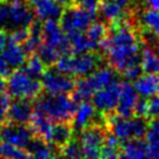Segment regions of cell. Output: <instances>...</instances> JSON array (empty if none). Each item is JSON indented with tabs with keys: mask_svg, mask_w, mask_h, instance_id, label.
Returning <instances> with one entry per match:
<instances>
[{
	"mask_svg": "<svg viewBox=\"0 0 159 159\" xmlns=\"http://www.w3.org/2000/svg\"><path fill=\"white\" fill-rule=\"evenodd\" d=\"M95 107L93 106L92 103L86 101L80 102V105L77 107L75 117H73V128L75 129H84L86 127H89V124H93V120L95 116Z\"/></svg>",
	"mask_w": 159,
	"mask_h": 159,
	"instance_id": "cell-22",
	"label": "cell"
},
{
	"mask_svg": "<svg viewBox=\"0 0 159 159\" xmlns=\"http://www.w3.org/2000/svg\"><path fill=\"white\" fill-rule=\"evenodd\" d=\"M52 125L53 123L45 117L40 111H33L31 117L29 120V129L34 135V137L40 138L45 143H50V138H51V131H52Z\"/></svg>",
	"mask_w": 159,
	"mask_h": 159,
	"instance_id": "cell-14",
	"label": "cell"
},
{
	"mask_svg": "<svg viewBox=\"0 0 159 159\" xmlns=\"http://www.w3.org/2000/svg\"><path fill=\"white\" fill-rule=\"evenodd\" d=\"M29 37V28H20L13 30L9 35V40L16 44H23Z\"/></svg>",
	"mask_w": 159,
	"mask_h": 159,
	"instance_id": "cell-38",
	"label": "cell"
},
{
	"mask_svg": "<svg viewBox=\"0 0 159 159\" xmlns=\"http://www.w3.org/2000/svg\"><path fill=\"white\" fill-rule=\"evenodd\" d=\"M103 62V57L100 52H85L77 56L65 55L58 59L55 64L56 70L69 77H84L92 73L93 70L99 69L100 64Z\"/></svg>",
	"mask_w": 159,
	"mask_h": 159,
	"instance_id": "cell-5",
	"label": "cell"
},
{
	"mask_svg": "<svg viewBox=\"0 0 159 159\" xmlns=\"http://www.w3.org/2000/svg\"><path fill=\"white\" fill-rule=\"evenodd\" d=\"M146 114H148V99L142 98V99L138 100L136 107H135L134 116H137V117H145L146 119Z\"/></svg>",
	"mask_w": 159,
	"mask_h": 159,
	"instance_id": "cell-39",
	"label": "cell"
},
{
	"mask_svg": "<svg viewBox=\"0 0 159 159\" xmlns=\"http://www.w3.org/2000/svg\"><path fill=\"white\" fill-rule=\"evenodd\" d=\"M11 106V95L8 93H0V127L6 122L7 111Z\"/></svg>",
	"mask_w": 159,
	"mask_h": 159,
	"instance_id": "cell-34",
	"label": "cell"
},
{
	"mask_svg": "<svg viewBox=\"0 0 159 159\" xmlns=\"http://www.w3.org/2000/svg\"><path fill=\"white\" fill-rule=\"evenodd\" d=\"M75 138V128L72 123H55L52 125L50 143L57 150L69 144Z\"/></svg>",
	"mask_w": 159,
	"mask_h": 159,
	"instance_id": "cell-18",
	"label": "cell"
},
{
	"mask_svg": "<svg viewBox=\"0 0 159 159\" xmlns=\"http://www.w3.org/2000/svg\"><path fill=\"white\" fill-rule=\"evenodd\" d=\"M141 22L146 29V33L155 36L159 42V11L157 9H145L141 14Z\"/></svg>",
	"mask_w": 159,
	"mask_h": 159,
	"instance_id": "cell-26",
	"label": "cell"
},
{
	"mask_svg": "<svg viewBox=\"0 0 159 159\" xmlns=\"http://www.w3.org/2000/svg\"><path fill=\"white\" fill-rule=\"evenodd\" d=\"M72 1L75 2L77 6L87 11L93 18L95 19L98 14V9H99V1L98 0H72Z\"/></svg>",
	"mask_w": 159,
	"mask_h": 159,
	"instance_id": "cell-35",
	"label": "cell"
},
{
	"mask_svg": "<svg viewBox=\"0 0 159 159\" xmlns=\"http://www.w3.org/2000/svg\"><path fill=\"white\" fill-rule=\"evenodd\" d=\"M9 40V35L6 30L0 29V52L2 51V49L5 48V45L7 44V42Z\"/></svg>",
	"mask_w": 159,
	"mask_h": 159,
	"instance_id": "cell-41",
	"label": "cell"
},
{
	"mask_svg": "<svg viewBox=\"0 0 159 159\" xmlns=\"http://www.w3.org/2000/svg\"><path fill=\"white\" fill-rule=\"evenodd\" d=\"M59 152L62 153V156H64L66 159H81L83 153H81V149H80L79 142L77 139H72V141L66 144L65 146H63L62 149H59Z\"/></svg>",
	"mask_w": 159,
	"mask_h": 159,
	"instance_id": "cell-32",
	"label": "cell"
},
{
	"mask_svg": "<svg viewBox=\"0 0 159 159\" xmlns=\"http://www.w3.org/2000/svg\"><path fill=\"white\" fill-rule=\"evenodd\" d=\"M107 34H108V27L102 22L92 23L86 30V36L98 44L106 39Z\"/></svg>",
	"mask_w": 159,
	"mask_h": 159,
	"instance_id": "cell-31",
	"label": "cell"
},
{
	"mask_svg": "<svg viewBox=\"0 0 159 159\" xmlns=\"http://www.w3.org/2000/svg\"><path fill=\"white\" fill-rule=\"evenodd\" d=\"M143 43V37L130 18L121 19L109 23L106 39L99 43L107 56L109 66L122 73L133 64L141 63L139 49Z\"/></svg>",
	"mask_w": 159,
	"mask_h": 159,
	"instance_id": "cell-1",
	"label": "cell"
},
{
	"mask_svg": "<svg viewBox=\"0 0 159 159\" xmlns=\"http://www.w3.org/2000/svg\"><path fill=\"white\" fill-rule=\"evenodd\" d=\"M0 1H1V0H0Z\"/></svg>",
	"mask_w": 159,
	"mask_h": 159,
	"instance_id": "cell-49",
	"label": "cell"
},
{
	"mask_svg": "<svg viewBox=\"0 0 159 159\" xmlns=\"http://www.w3.org/2000/svg\"><path fill=\"white\" fill-rule=\"evenodd\" d=\"M142 69L146 73H159V55L151 45H146L141 55Z\"/></svg>",
	"mask_w": 159,
	"mask_h": 159,
	"instance_id": "cell-25",
	"label": "cell"
},
{
	"mask_svg": "<svg viewBox=\"0 0 159 159\" xmlns=\"http://www.w3.org/2000/svg\"><path fill=\"white\" fill-rule=\"evenodd\" d=\"M49 145L50 144L44 141L34 137L27 150L29 151L33 159H50L52 157V150Z\"/></svg>",
	"mask_w": 159,
	"mask_h": 159,
	"instance_id": "cell-27",
	"label": "cell"
},
{
	"mask_svg": "<svg viewBox=\"0 0 159 159\" xmlns=\"http://www.w3.org/2000/svg\"><path fill=\"white\" fill-rule=\"evenodd\" d=\"M0 159H6V158H0Z\"/></svg>",
	"mask_w": 159,
	"mask_h": 159,
	"instance_id": "cell-47",
	"label": "cell"
},
{
	"mask_svg": "<svg viewBox=\"0 0 159 159\" xmlns=\"http://www.w3.org/2000/svg\"><path fill=\"white\" fill-rule=\"evenodd\" d=\"M121 159H145L146 144L142 139L127 141L121 146Z\"/></svg>",
	"mask_w": 159,
	"mask_h": 159,
	"instance_id": "cell-24",
	"label": "cell"
},
{
	"mask_svg": "<svg viewBox=\"0 0 159 159\" xmlns=\"http://www.w3.org/2000/svg\"><path fill=\"white\" fill-rule=\"evenodd\" d=\"M121 144L120 145H111L108 143H105L100 152L99 159H121Z\"/></svg>",
	"mask_w": 159,
	"mask_h": 159,
	"instance_id": "cell-33",
	"label": "cell"
},
{
	"mask_svg": "<svg viewBox=\"0 0 159 159\" xmlns=\"http://www.w3.org/2000/svg\"><path fill=\"white\" fill-rule=\"evenodd\" d=\"M23 70L26 71L27 75H30L31 78L40 79L45 73L47 66L44 65V63L41 61V58L36 53H34V55H30L29 58L27 59L26 66H25Z\"/></svg>",
	"mask_w": 159,
	"mask_h": 159,
	"instance_id": "cell-28",
	"label": "cell"
},
{
	"mask_svg": "<svg viewBox=\"0 0 159 159\" xmlns=\"http://www.w3.org/2000/svg\"><path fill=\"white\" fill-rule=\"evenodd\" d=\"M148 1H149V5L151 6V8L159 11V0H148Z\"/></svg>",
	"mask_w": 159,
	"mask_h": 159,
	"instance_id": "cell-42",
	"label": "cell"
},
{
	"mask_svg": "<svg viewBox=\"0 0 159 159\" xmlns=\"http://www.w3.org/2000/svg\"><path fill=\"white\" fill-rule=\"evenodd\" d=\"M134 87L142 97H155L159 95V75L148 73L141 75L134 83Z\"/></svg>",
	"mask_w": 159,
	"mask_h": 159,
	"instance_id": "cell-19",
	"label": "cell"
},
{
	"mask_svg": "<svg viewBox=\"0 0 159 159\" xmlns=\"http://www.w3.org/2000/svg\"><path fill=\"white\" fill-rule=\"evenodd\" d=\"M21 1H23V2H30V4H33V5H35L36 2H37V0H21Z\"/></svg>",
	"mask_w": 159,
	"mask_h": 159,
	"instance_id": "cell-45",
	"label": "cell"
},
{
	"mask_svg": "<svg viewBox=\"0 0 159 159\" xmlns=\"http://www.w3.org/2000/svg\"><path fill=\"white\" fill-rule=\"evenodd\" d=\"M50 159H66V158H62V157H58V156H55V157H51Z\"/></svg>",
	"mask_w": 159,
	"mask_h": 159,
	"instance_id": "cell-46",
	"label": "cell"
},
{
	"mask_svg": "<svg viewBox=\"0 0 159 159\" xmlns=\"http://www.w3.org/2000/svg\"><path fill=\"white\" fill-rule=\"evenodd\" d=\"M122 84H120L117 80H113L106 87L95 92L93 95V106L101 115L114 113L119 105Z\"/></svg>",
	"mask_w": 159,
	"mask_h": 159,
	"instance_id": "cell-9",
	"label": "cell"
},
{
	"mask_svg": "<svg viewBox=\"0 0 159 159\" xmlns=\"http://www.w3.org/2000/svg\"><path fill=\"white\" fill-rule=\"evenodd\" d=\"M98 12L101 15V18L108 23L129 18V11L120 4L119 0H102L99 4Z\"/></svg>",
	"mask_w": 159,
	"mask_h": 159,
	"instance_id": "cell-15",
	"label": "cell"
},
{
	"mask_svg": "<svg viewBox=\"0 0 159 159\" xmlns=\"http://www.w3.org/2000/svg\"><path fill=\"white\" fill-rule=\"evenodd\" d=\"M34 12L21 0H1L0 1V29L16 30L29 28L33 25Z\"/></svg>",
	"mask_w": 159,
	"mask_h": 159,
	"instance_id": "cell-4",
	"label": "cell"
},
{
	"mask_svg": "<svg viewBox=\"0 0 159 159\" xmlns=\"http://www.w3.org/2000/svg\"><path fill=\"white\" fill-rule=\"evenodd\" d=\"M7 91L15 99L36 100L41 95L43 86L39 79L28 75L25 70H15L7 78Z\"/></svg>",
	"mask_w": 159,
	"mask_h": 159,
	"instance_id": "cell-6",
	"label": "cell"
},
{
	"mask_svg": "<svg viewBox=\"0 0 159 159\" xmlns=\"http://www.w3.org/2000/svg\"><path fill=\"white\" fill-rule=\"evenodd\" d=\"M107 134V129L101 123L89 124V127L81 129L78 142L85 159H99Z\"/></svg>",
	"mask_w": 159,
	"mask_h": 159,
	"instance_id": "cell-7",
	"label": "cell"
},
{
	"mask_svg": "<svg viewBox=\"0 0 159 159\" xmlns=\"http://www.w3.org/2000/svg\"><path fill=\"white\" fill-rule=\"evenodd\" d=\"M142 71H143V69H142L141 63H136V64H133L129 67H127L122 72V75L128 80H137L141 77Z\"/></svg>",
	"mask_w": 159,
	"mask_h": 159,
	"instance_id": "cell-37",
	"label": "cell"
},
{
	"mask_svg": "<svg viewBox=\"0 0 159 159\" xmlns=\"http://www.w3.org/2000/svg\"><path fill=\"white\" fill-rule=\"evenodd\" d=\"M41 83L48 94H70L75 87V78L52 69L45 71Z\"/></svg>",
	"mask_w": 159,
	"mask_h": 159,
	"instance_id": "cell-11",
	"label": "cell"
},
{
	"mask_svg": "<svg viewBox=\"0 0 159 159\" xmlns=\"http://www.w3.org/2000/svg\"><path fill=\"white\" fill-rule=\"evenodd\" d=\"M146 119H159V95H155V97L151 98L150 100H148Z\"/></svg>",
	"mask_w": 159,
	"mask_h": 159,
	"instance_id": "cell-36",
	"label": "cell"
},
{
	"mask_svg": "<svg viewBox=\"0 0 159 159\" xmlns=\"http://www.w3.org/2000/svg\"><path fill=\"white\" fill-rule=\"evenodd\" d=\"M0 158L6 159H33L29 151L20 149L7 143H0Z\"/></svg>",
	"mask_w": 159,
	"mask_h": 159,
	"instance_id": "cell-29",
	"label": "cell"
},
{
	"mask_svg": "<svg viewBox=\"0 0 159 159\" xmlns=\"http://www.w3.org/2000/svg\"><path fill=\"white\" fill-rule=\"evenodd\" d=\"M0 138H1V137H0Z\"/></svg>",
	"mask_w": 159,
	"mask_h": 159,
	"instance_id": "cell-48",
	"label": "cell"
},
{
	"mask_svg": "<svg viewBox=\"0 0 159 159\" xmlns=\"http://www.w3.org/2000/svg\"><path fill=\"white\" fill-rule=\"evenodd\" d=\"M103 125L107 131L120 141H131V139H142L146 135L149 121L145 117H121L115 113L101 115Z\"/></svg>",
	"mask_w": 159,
	"mask_h": 159,
	"instance_id": "cell-3",
	"label": "cell"
},
{
	"mask_svg": "<svg viewBox=\"0 0 159 159\" xmlns=\"http://www.w3.org/2000/svg\"><path fill=\"white\" fill-rule=\"evenodd\" d=\"M37 52H39L37 56L41 58V61L44 63L47 67H51L52 65H55L61 58V53L57 49L47 43H42L40 48L37 49Z\"/></svg>",
	"mask_w": 159,
	"mask_h": 159,
	"instance_id": "cell-30",
	"label": "cell"
},
{
	"mask_svg": "<svg viewBox=\"0 0 159 159\" xmlns=\"http://www.w3.org/2000/svg\"><path fill=\"white\" fill-rule=\"evenodd\" d=\"M5 87H6V83H5V79L0 75V93L4 92Z\"/></svg>",
	"mask_w": 159,
	"mask_h": 159,
	"instance_id": "cell-43",
	"label": "cell"
},
{
	"mask_svg": "<svg viewBox=\"0 0 159 159\" xmlns=\"http://www.w3.org/2000/svg\"><path fill=\"white\" fill-rule=\"evenodd\" d=\"M0 56L13 71L18 70L19 67L27 62V52L20 44L14 43L13 41L8 40L7 44L5 45Z\"/></svg>",
	"mask_w": 159,
	"mask_h": 159,
	"instance_id": "cell-16",
	"label": "cell"
},
{
	"mask_svg": "<svg viewBox=\"0 0 159 159\" xmlns=\"http://www.w3.org/2000/svg\"><path fill=\"white\" fill-rule=\"evenodd\" d=\"M0 137L7 144L20 149H28L30 142L34 138V135L26 124L5 122L0 127Z\"/></svg>",
	"mask_w": 159,
	"mask_h": 159,
	"instance_id": "cell-10",
	"label": "cell"
},
{
	"mask_svg": "<svg viewBox=\"0 0 159 159\" xmlns=\"http://www.w3.org/2000/svg\"><path fill=\"white\" fill-rule=\"evenodd\" d=\"M34 111V103L28 99H16L11 102L7 111L6 122L16 124H26L29 122Z\"/></svg>",
	"mask_w": 159,
	"mask_h": 159,
	"instance_id": "cell-13",
	"label": "cell"
},
{
	"mask_svg": "<svg viewBox=\"0 0 159 159\" xmlns=\"http://www.w3.org/2000/svg\"><path fill=\"white\" fill-rule=\"evenodd\" d=\"M146 138V158L159 159V119L149 121Z\"/></svg>",
	"mask_w": 159,
	"mask_h": 159,
	"instance_id": "cell-20",
	"label": "cell"
},
{
	"mask_svg": "<svg viewBox=\"0 0 159 159\" xmlns=\"http://www.w3.org/2000/svg\"><path fill=\"white\" fill-rule=\"evenodd\" d=\"M139 100L137 91L135 89L134 85L130 83H123L122 84V91L120 95L119 105L115 109V114H117L121 117H134L135 107Z\"/></svg>",
	"mask_w": 159,
	"mask_h": 159,
	"instance_id": "cell-12",
	"label": "cell"
},
{
	"mask_svg": "<svg viewBox=\"0 0 159 159\" xmlns=\"http://www.w3.org/2000/svg\"><path fill=\"white\" fill-rule=\"evenodd\" d=\"M93 20L94 18L84 8L77 5H69L61 16V28L66 35L77 31L83 33L87 30Z\"/></svg>",
	"mask_w": 159,
	"mask_h": 159,
	"instance_id": "cell-8",
	"label": "cell"
},
{
	"mask_svg": "<svg viewBox=\"0 0 159 159\" xmlns=\"http://www.w3.org/2000/svg\"><path fill=\"white\" fill-rule=\"evenodd\" d=\"M59 4H62V5H69L72 1V0H57Z\"/></svg>",
	"mask_w": 159,
	"mask_h": 159,
	"instance_id": "cell-44",
	"label": "cell"
},
{
	"mask_svg": "<svg viewBox=\"0 0 159 159\" xmlns=\"http://www.w3.org/2000/svg\"><path fill=\"white\" fill-rule=\"evenodd\" d=\"M34 107L51 122L72 123L78 106L69 94H47L37 98Z\"/></svg>",
	"mask_w": 159,
	"mask_h": 159,
	"instance_id": "cell-2",
	"label": "cell"
},
{
	"mask_svg": "<svg viewBox=\"0 0 159 159\" xmlns=\"http://www.w3.org/2000/svg\"><path fill=\"white\" fill-rule=\"evenodd\" d=\"M34 6V13L40 21L57 20L61 19L63 14L62 4H59L57 0H37V2Z\"/></svg>",
	"mask_w": 159,
	"mask_h": 159,
	"instance_id": "cell-17",
	"label": "cell"
},
{
	"mask_svg": "<svg viewBox=\"0 0 159 159\" xmlns=\"http://www.w3.org/2000/svg\"><path fill=\"white\" fill-rule=\"evenodd\" d=\"M13 73V70L8 66V64L5 62L4 58L0 56V75L2 78H8L9 75Z\"/></svg>",
	"mask_w": 159,
	"mask_h": 159,
	"instance_id": "cell-40",
	"label": "cell"
},
{
	"mask_svg": "<svg viewBox=\"0 0 159 159\" xmlns=\"http://www.w3.org/2000/svg\"><path fill=\"white\" fill-rule=\"evenodd\" d=\"M67 39L70 41L71 49H72V53L75 55H80V53L85 52H92L95 51L99 48V44L93 42L92 40H89L86 35H84L83 33H71L67 34Z\"/></svg>",
	"mask_w": 159,
	"mask_h": 159,
	"instance_id": "cell-23",
	"label": "cell"
},
{
	"mask_svg": "<svg viewBox=\"0 0 159 159\" xmlns=\"http://www.w3.org/2000/svg\"><path fill=\"white\" fill-rule=\"evenodd\" d=\"M86 79L95 94L99 89L106 87L107 85L115 80V71L111 67H99L93 71Z\"/></svg>",
	"mask_w": 159,
	"mask_h": 159,
	"instance_id": "cell-21",
	"label": "cell"
}]
</instances>
